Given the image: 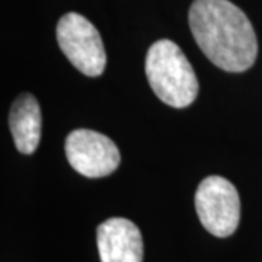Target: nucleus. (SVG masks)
I'll use <instances>...</instances> for the list:
<instances>
[{
	"label": "nucleus",
	"instance_id": "7",
	"mask_svg": "<svg viewBox=\"0 0 262 262\" xmlns=\"http://www.w3.org/2000/svg\"><path fill=\"white\" fill-rule=\"evenodd\" d=\"M9 128L20 153L31 155L35 151L41 140V108L31 94L15 99L9 113Z\"/></svg>",
	"mask_w": 262,
	"mask_h": 262
},
{
	"label": "nucleus",
	"instance_id": "6",
	"mask_svg": "<svg viewBox=\"0 0 262 262\" xmlns=\"http://www.w3.org/2000/svg\"><path fill=\"white\" fill-rule=\"evenodd\" d=\"M96 244L101 262H143V237L128 219L113 217L101 223Z\"/></svg>",
	"mask_w": 262,
	"mask_h": 262
},
{
	"label": "nucleus",
	"instance_id": "4",
	"mask_svg": "<svg viewBox=\"0 0 262 262\" xmlns=\"http://www.w3.org/2000/svg\"><path fill=\"white\" fill-rule=\"evenodd\" d=\"M195 210L207 232L227 237L234 233L241 222L239 192L226 178L208 177L196 188Z\"/></svg>",
	"mask_w": 262,
	"mask_h": 262
},
{
	"label": "nucleus",
	"instance_id": "5",
	"mask_svg": "<svg viewBox=\"0 0 262 262\" xmlns=\"http://www.w3.org/2000/svg\"><path fill=\"white\" fill-rule=\"evenodd\" d=\"M66 156L70 166L88 178H102L118 168L121 155L110 137L98 131H72L66 139Z\"/></svg>",
	"mask_w": 262,
	"mask_h": 262
},
{
	"label": "nucleus",
	"instance_id": "2",
	"mask_svg": "<svg viewBox=\"0 0 262 262\" xmlns=\"http://www.w3.org/2000/svg\"><path fill=\"white\" fill-rule=\"evenodd\" d=\"M144 69L151 91L162 102L187 108L195 101L198 80L194 69L173 41H156L147 51Z\"/></svg>",
	"mask_w": 262,
	"mask_h": 262
},
{
	"label": "nucleus",
	"instance_id": "1",
	"mask_svg": "<svg viewBox=\"0 0 262 262\" xmlns=\"http://www.w3.org/2000/svg\"><path fill=\"white\" fill-rule=\"evenodd\" d=\"M189 28L198 47L217 67L245 72L256 60L258 41L251 20L229 0H195L189 8Z\"/></svg>",
	"mask_w": 262,
	"mask_h": 262
},
{
	"label": "nucleus",
	"instance_id": "3",
	"mask_svg": "<svg viewBox=\"0 0 262 262\" xmlns=\"http://www.w3.org/2000/svg\"><path fill=\"white\" fill-rule=\"evenodd\" d=\"M57 42L76 69L86 76H101L106 54L98 29L79 13H67L57 24Z\"/></svg>",
	"mask_w": 262,
	"mask_h": 262
}]
</instances>
